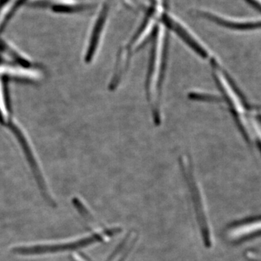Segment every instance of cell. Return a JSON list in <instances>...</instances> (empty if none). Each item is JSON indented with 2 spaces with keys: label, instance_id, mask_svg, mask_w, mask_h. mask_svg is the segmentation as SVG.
Wrapping results in <instances>:
<instances>
[{
  "label": "cell",
  "instance_id": "cell-1",
  "mask_svg": "<svg viewBox=\"0 0 261 261\" xmlns=\"http://www.w3.org/2000/svg\"><path fill=\"white\" fill-rule=\"evenodd\" d=\"M212 67L213 76L217 84L220 92L222 94L221 101L227 103L230 111L232 113L240 130L247 141H254L253 133L251 127L252 111L247 107L240 91L233 83L229 75L224 71L221 63L216 58L210 60Z\"/></svg>",
  "mask_w": 261,
  "mask_h": 261
},
{
  "label": "cell",
  "instance_id": "cell-2",
  "mask_svg": "<svg viewBox=\"0 0 261 261\" xmlns=\"http://www.w3.org/2000/svg\"><path fill=\"white\" fill-rule=\"evenodd\" d=\"M121 231L118 227L107 228L102 231H96L95 232L84 237V238L66 242V243L53 244V245H37L30 246H18L13 247L12 252L21 255H39L44 254L57 253V252L75 251L94 245L102 243L106 238H112Z\"/></svg>",
  "mask_w": 261,
  "mask_h": 261
},
{
  "label": "cell",
  "instance_id": "cell-3",
  "mask_svg": "<svg viewBox=\"0 0 261 261\" xmlns=\"http://www.w3.org/2000/svg\"><path fill=\"white\" fill-rule=\"evenodd\" d=\"M181 168L183 170L184 175L186 178L190 189V194L193 202L194 207L198 221L199 227H200L201 235L202 240L206 247H210L212 245V238H211V231L210 224L207 219V214L204 207L203 198H202V192L198 186L197 181H196L195 173L192 169L191 160L188 157L181 158Z\"/></svg>",
  "mask_w": 261,
  "mask_h": 261
},
{
  "label": "cell",
  "instance_id": "cell-4",
  "mask_svg": "<svg viewBox=\"0 0 261 261\" xmlns=\"http://www.w3.org/2000/svg\"><path fill=\"white\" fill-rule=\"evenodd\" d=\"M109 8V0H108L102 5L100 13L98 15L97 20L94 23L92 32H91L90 37H89L87 49H86L85 55H84V61L87 63H90L91 62L93 61L96 55H97L99 44L102 40L106 21H107Z\"/></svg>",
  "mask_w": 261,
  "mask_h": 261
},
{
  "label": "cell",
  "instance_id": "cell-5",
  "mask_svg": "<svg viewBox=\"0 0 261 261\" xmlns=\"http://www.w3.org/2000/svg\"><path fill=\"white\" fill-rule=\"evenodd\" d=\"M260 231L261 220H259L233 226L228 230L227 235L231 240H238Z\"/></svg>",
  "mask_w": 261,
  "mask_h": 261
},
{
  "label": "cell",
  "instance_id": "cell-6",
  "mask_svg": "<svg viewBox=\"0 0 261 261\" xmlns=\"http://www.w3.org/2000/svg\"><path fill=\"white\" fill-rule=\"evenodd\" d=\"M251 127L254 141H256L261 149V118L252 111Z\"/></svg>",
  "mask_w": 261,
  "mask_h": 261
},
{
  "label": "cell",
  "instance_id": "cell-7",
  "mask_svg": "<svg viewBox=\"0 0 261 261\" xmlns=\"http://www.w3.org/2000/svg\"><path fill=\"white\" fill-rule=\"evenodd\" d=\"M252 112L255 113L256 116L260 117L261 118V109L259 110H254V111H252Z\"/></svg>",
  "mask_w": 261,
  "mask_h": 261
},
{
  "label": "cell",
  "instance_id": "cell-8",
  "mask_svg": "<svg viewBox=\"0 0 261 261\" xmlns=\"http://www.w3.org/2000/svg\"><path fill=\"white\" fill-rule=\"evenodd\" d=\"M255 1H256L258 4H260L261 5V0H255Z\"/></svg>",
  "mask_w": 261,
  "mask_h": 261
}]
</instances>
